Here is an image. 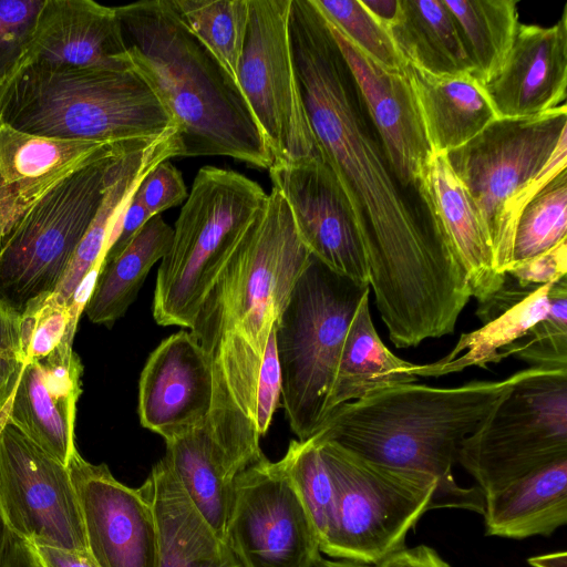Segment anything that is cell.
<instances>
[{
  "label": "cell",
  "mask_w": 567,
  "mask_h": 567,
  "mask_svg": "<svg viewBox=\"0 0 567 567\" xmlns=\"http://www.w3.org/2000/svg\"><path fill=\"white\" fill-rule=\"evenodd\" d=\"M0 508L10 533L30 543L87 550L66 465L0 416Z\"/></svg>",
  "instance_id": "obj_13"
},
{
  "label": "cell",
  "mask_w": 567,
  "mask_h": 567,
  "mask_svg": "<svg viewBox=\"0 0 567 567\" xmlns=\"http://www.w3.org/2000/svg\"><path fill=\"white\" fill-rule=\"evenodd\" d=\"M483 87L502 118L536 116L564 104L567 6L551 27L519 23L505 62Z\"/></svg>",
  "instance_id": "obj_20"
},
{
  "label": "cell",
  "mask_w": 567,
  "mask_h": 567,
  "mask_svg": "<svg viewBox=\"0 0 567 567\" xmlns=\"http://www.w3.org/2000/svg\"><path fill=\"white\" fill-rule=\"evenodd\" d=\"M323 17L367 55L386 69L404 71L408 62L389 31L364 8L361 0H312Z\"/></svg>",
  "instance_id": "obj_37"
},
{
  "label": "cell",
  "mask_w": 567,
  "mask_h": 567,
  "mask_svg": "<svg viewBox=\"0 0 567 567\" xmlns=\"http://www.w3.org/2000/svg\"><path fill=\"white\" fill-rule=\"evenodd\" d=\"M528 564L533 567H567L566 551H556L528 558Z\"/></svg>",
  "instance_id": "obj_48"
},
{
  "label": "cell",
  "mask_w": 567,
  "mask_h": 567,
  "mask_svg": "<svg viewBox=\"0 0 567 567\" xmlns=\"http://www.w3.org/2000/svg\"><path fill=\"white\" fill-rule=\"evenodd\" d=\"M313 567H375L374 565L364 564L357 560L346 559V558H337V559H327L321 557Z\"/></svg>",
  "instance_id": "obj_49"
},
{
  "label": "cell",
  "mask_w": 567,
  "mask_h": 567,
  "mask_svg": "<svg viewBox=\"0 0 567 567\" xmlns=\"http://www.w3.org/2000/svg\"><path fill=\"white\" fill-rule=\"evenodd\" d=\"M535 369L451 388L412 382L380 389L333 409L311 437L435 483V508L482 514L478 487H462L453 476L461 444Z\"/></svg>",
  "instance_id": "obj_3"
},
{
  "label": "cell",
  "mask_w": 567,
  "mask_h": 567,
  "mask_svg": "<svg viewBox=\"0 0 567 567\" xmlns=\"http://www.w3.org/2000/svg\"><path fill=\"white\" fill-rule=\"evenodd\" d=\"M114 8L125 61L175 121L181 156H227L269 169L271 155L238 84L187 29L171 0Z\"/></svg>",
  "instance_id": "obj_4"
},
{
  "label": "cell",
  "mask_w": 567,
  "mask_h": 567,
  "mask_svg": "<svg viewBox=\"0 0 567 567\" xmlns=\"http://www.w3.org/2000/svg\"><path fill=\"white\" fill-rule=\"evenodd\" d=\"M66 466L79 498L87 550L97 566L157 567V523L141 486L124 485L106 464H92L78 450Z\"/></svg>",
  "instance_id": "obj_16"
},
{
  "label": "cell",
  "mask_w": 567,
  "mask_h": 567,
  "mask_svg": "<svg viewBox=\"0 0 567 567\" xmlns=\"http://www.w3.org/2000/svg\"><path fill=\"white\" fill-rule=\"evenodd\" d=\"M282 391V378L276 348V326L274 327L262 363L259 370L256 388V429L264 436L272 421V416L279 406Z\"/></svg>",
  "instance_id": "obj_41"
},
{
  "label": "cell",
  "mask_w": 567,
  "mask_h": 567,
  "mask_svg": "<svg viewBox=\"0 0 567 567\" xmlns=\"http://www.w3.org/2000/svg\"><path fill=\"white\" fill-rule=\"evenodd\" d=\"M548 299L547 315L523 338L505 347L501 360L514 355L530 367L567 369V276L553 284Z\"/></svg>",
  "instance_id": "obj_36"
},
{
  "label": "cell",
  "mask_w": 567,
  "mask_h": 567,
  "mask_svg": "<svg viewBox=\"0 0 567 567\" xmlns=\"http://www.w3.org/2000/svg\"><path fill=\"white\" fill-rule=\"evenodd\" d=\"M375 567H452L444 560L440 554L432 547L419 545L415 547H404L400 551L391 555Z\"/></svg>",
  "instance_id": "obj_44"
},
{
  "label": "cell",
  "mask_w": 567,
  "mask_h": 567,
  "mask_svg": "<svg viewBox=\"0 0 567 567\" xmlns=\"http://www.w3.org/2000/svg\"><path fill=\"white\" fill-rule=\"evenodd\" d=\"M567 458V369L517 382L461 444L457 463L483 497Z\"/></svg>",
  "instance_id": "obj_10"
},
{
  "label": "cell",
  "mask_w": 567,
  "mask_h": 567,
  "mask_svg": "<svg viewBox=\"0 0 567 567\" xmlns=\"http://www.w3.org/2000/svg\"><path fill=\"white\" fill-rule=\"evenodd\" d=\"M414 187L434 234L462 261L472 297L478 303L484 302L502 287L505 275L495 271L491 244L477 208L446 153L432 152Z\"/></svg>",
  "instance_id": "obj_23"
},
{
  "label": "cell",
  "mask_w": 567,
  "mask_h": 567,
  "mask_svg": "<svg viewBox=\"0 0 567 567\" xmlns=\"http://www.w3.org/2000/svg\"><path fill=\"white\" fill-rule=\"evenodd\" d=\"M290 9L291 0H249L248 29L238 69L239 89L272 165L321 157L293 61Z\"/></svg>",
  "instance_id": "obj_12"
},
{
  "label": "cell",
  "mask_w": 567,
  "mask_h": 567,
  "mask_svg": "<svg viewBox=\"0 0 567 567\" xmlns=\"http://www.w3.org/2000/svg\"><path fill=\"white\" fill-rule=\"evenodd\" d=\"M41 567H99L89 550L75 551L31 544Z\"/></svg>",
  "instance_id": "obj_45"
},
{
  "label": "cell",
  "mask_w": 567,
  "mask_h": 567,
  "mask_svg": "<svg viewBox=\"0 0 567 567\" xmlns=\"http://www.w3.org/2000/svg\"><path fill=\"white\" fill-rule=\"evenodd\" d=\"M404 72L432 152L463 146L497 118L483 84L472 73L437 76L409 63Z\"/></svg>",
  "instance_id": "obj_25"
},
{
  "label": "cell",
  "mask_w": 567,
  "mask_h": 567,
  "mask_svg": "<svg viewBox=\"0 0 567 567\" xmlns=\"http://www.w3.org/2000/svg\"><path fill=\"white\" fill-rule=\"evenodd\" d=\"M446 156L477 208L495 271L504 276L523 209L567 169L566 103L536 116L497 117Z\"/></svg>",
  "instance_id": "obj_6"
},
{
  "label": "cell",
  "mask_w": 567,
  "mask_h": 567,
  "mask_svg": "<svg viewBox=\"0 0 567 567\" xmlns=\"http://www.w3.org/2000/svg\"><path fill=\"white\" fill-rule=\"evenodd\" d=\"M125 55L114 7L92 0H45L12 78L29 66L127 70Z\"/></svg>",
  "instance_id": "obj_19"
},
{
  "label": "cell",
  "mask_w": 567,
  "mask_h": 567,
  "mask_svg": "<svg viewBox=\"0 0 567 567\" xmlns=\"http://www.w3.org/2000/svg\"><path fill=\"white\" fill-rule=\"evenodd\" d=\"M361 2L384 28L389 29L396 20L400 8L399 0H361Z\"/></svg>",
  "instance_id": "obj_47"
},
{
  "label": "cell",
  "mask_w": 567,
  "mask_h": 567,
  "mask_svg": "<svg viewBox=\"0 0 567 567\" xmlns=\"http://www.w3.org/2000/svg\"><path fill=\"white\" fill-rule=\"evenodd\" d=\"M311 257L276 323L282 406L298 441L326 419V403L353 315L370 292Z\"/></svg>",
  "instance_id": "obj_8"
},
{
  "label": "cell",
  "mask_w": 567,
  "mask_h": 567,
  "mask_svg": "<svg viewBox=\"0 0 567 567\" xmlns=\"http://www.w3.org/2000/svg\"><path fill=\"white\" fill-rule=\"evenodd\" d=\"M226 540L246 567H313V524L279 462L266 456L236 477Z\"/></svg>",
  "instance_id": "obj_14"
},
{
  "label": "cell",
  "mask_w": 567,
  "mask_h": 567,
  "mask_svg": "<svg viewBox=\"0 0 567 567\" xmlns=\"http://www.w3.org/2000/svg\"><path fill=\"white\" fill-rule=\"evenodd\" d=\"M553 284L536 286L525 299L483 323L481 328L462 333L446 355L427 364L412 363L405 373L417 378H439L470 367L486 369L491 363L501 362V351L523 338L547 315L548 292Z\"/></svg>",
  "instance_id": "obj_31"
},
{
  "label": "cell",
  "mask_w": 567,
  "mask_h": 567,
  "mask_svg": "<svg viewBox=\"0 0 567 567\" xmlns=\"http://www.w3.org/2000/svg\"><path fill=\"white\" fill-rule=\"evenodd\" d=\"M278 462L313 524L321 553L329 555L336 533L337 494L319 446L311 439L292 440Z\"/></svg>",
  "instance_id": "obj_34"
},
{
  "label": "cell",
  "mask_w": 567,
  "mask_h": 567,
  "mask_svg": "<svg viewBox=\"0 0 567 567\" xmlns=\"http://www.w3.org/2000/svg\"><path fill=\"white\" fill-rule=\"evenodd\" d=\"M311 257L287 202L272 187L239 234L189 328L212 365L207 423L239 471L265 456L256 429L258 374L270 333Z\"/></svg>",
  "instance_id": "obj_2"
},
{
  "label": "cell",
  "mask_w": 567,
  "mask_h": 567,
  "mask_svg": "<svg viewBox=\"0 0 567 567\" xmlns=\"http://www.w3.org/2000/svg\"><path fill=\"white\" fill-rule=\"evenodd\" d=\"M565 239L567 169L559 173L523 209L515 229L509 267L540 255Z\"/></svg>",
  "instance_id": "obj_35"
},
{
  "label": "cell",
  "mask_w": 567,
  "mask_h": 567,
  "mask_svg": "<svg viewBox=\"0 0 567 567\" xmlns=\"http://www.w3.org/2000/svg\"><path fill=\"white\" fill-rule=\"evenodd\" d=\"M0 567H41L30 543L9 534Z\"/></svg>",
  "instance_id": "obj_46"
},
{
  "label": "cell",
  "mask_w": 567,
  "mask_h": 567,
  "mask_svg": "<svg viewBox=\"0 0 567 567\" xmlns=\"http://www.w3.org/2000/svg\"><path fill=\"white\" fill-rule=\"evenodd\" d=\"M82 310L60 302L52 295L29 307L20 317V342L24 362L40 361L66 342H73Z\"/></svg>",
  "instance_id": "obj_38"
},
{
  "label": "cell",
  "mask_w": 567,
  "mask_h": 567,
  "mask_svg": "<svg viewBox=\"0 0 567 567\" xmlns=\"http://www.w3.org/2000/svg\"><path fill=\"white\" fill-rule=\"evenodd\" d=\"M45 0H0V89L12 78Z\"/></svg>",
  "instance_id": "obj_39"
},
{
  "label": "cell",
  "mask_w": 567,
  "mask_h": 567,
  "mask_svg": "<svg viewBox=\"0 0 567 567\" xmlns=\"http://www.w3.org/2000/svg\"><path fill=\"white\" fill-rule=\"evenodd\" d=\"M173 227L161 215L153 216L128 245L100 267L84 307L93 323L112 326L135 300L151 268L172 245Z\"/></svg>",
  "instance_id": "obj_30"
},
{
  "label": "cell",
  "mask_w": 567,
  "mask_h": 567,
  "mask_svg": "<svg viewBox=\"0 0 567 567\" xmlns=\"http://www.w3.org/2000/svg\"><path fill=\"white\" fill-rule=\"evenodd\" d=\"M365 293L350 322L334 380L326 403V417L341 404L389 386L412 383L417 377L405 373L412 364L391 352L379 337Z\"/></svg>",
  "instance_id": "obj_28"
},
{
  "label": "cell",
  "mask_w": 567,
  "mask_h": 567,
  "mask_svg": "<svg viewBox=\"0 0 567 567\" xmlns=\"http://www.w3.org/2000/svg\"><path fill=\"white\" fill-rule=\"evenodd\" d=\"M73 342L49 357L27 362L0 411L47 453L68 465L74 445L76 402L83 365Z\"/></svg>",
  "instance_id": "obj_21"
},
{
  "label": "cell",
  "mask_w": 567,
  "mask_h": 567,
  "mask_svg": "<svg viewBox=\"0 0 567 567\" xmlns=\"http://www.w3.org/2000/svg\"><path fill=\"white\" fill-rule=\"evenodd\" d=\"M267 196L257 182L238 172L199 168L158 267L152 303L158 326L192 327L239 234Z\"/></svg>",
  "instance_id": "obj_7"
},
{
  "label": "cell",
  "mask_w": 567,
  "mask_h": 567,
  "mask_svg": "<svg viewBox=\"0 0 567 567\" xmlns=\"http://www.w3.org/2000/svg\"><path fill=\"white\" fill-rule=\"evenodd\" d=\"M134 195L152 216L184 203L188 192L181 172L168 161L156 164L138 183Z\"/></svg>",
  "instance_id": "obj_40"
},
{
  "label": "cell",
  "mask_w": 567,
  "mask_h": 567,
  "mask_svg": "<svg viewBox=\"0 0 567 567\" xmlns=\"http://www.w3.org/2000/svg\"><path fill=\"white\" fill-rule=\"evenodd\" d=\"M152 143L120 146L96 157L24 214L0 244V306L21 317L55 291L123 156Z\"/></svg>",
  "instance_id": "obj_9"
},
{
  "label": "cell",
  "mask_w": 567,
  "mask_h": 567,
  "mask_svg": "<svg viewBox=\"0 0 567 567\" xmlns=\"http://www.w3.org/2000/svg\"><path fill=\"white\" fill-rule=\"evenodd\" d=\"M9 534H10V532L6 525V522L3 519L2 512L0 508V564L2 560L3 553L6 550L8 539H9Z\"/></svg>",
  "instance_id": "obj_50"
},
{
  "label": "cell",
  "mask_w": 567,
  "mask_h": 567,
  "mask_svg": "<svg viewBox=\"0 0 567 567\" xmlns=\"http://www.w3.org/2000/svg\"><path fill=\"white\" fill-rule=\"evenodd\" d=\"M388 31L404 60L432 75L474 72L457 25L443 0H399Z\"/></svg>",
  "instance_id": "obj_29"
},
{
  "label": "cell",
  "mask_w": 567,
  "mask_h": 567,
  "mask_svg": "<svg viewBox=\"0 0 567 567\" xmlns=\"http://www.w3.org/2000/svg\"><path fill=\"white\" fill-rule=\"evenodd\" d=\"M337 494L332 558L378 565L405 546L409 532L435 509L436 484L317 441Z\"/></svg>",
  "instance_id": "obj_11"
},
{
  "label": "cell",
  "mask_w": 567,
  "mask_h": 567,
  "mask_svg": "<svg viewBox=\"0 0 567 567\" xmlns=\"http://www.w3.org/2000/svg\"><path fill=\"white\" fill-rule=\"evenodd\" d=\"M290 37L308 121L359 218L369 287L391 342L410 348L453 333L472 297L466 271L401 193L312 0H291Z\"/></svg>",
  "instance_id": "obj_1"
},
{
  "label": "cell",
  "mask_w": 567,
  "mask_h": 567,
  "mask_svg": "<svg viewBox=\"0 0 567 567\" xmlns=\"http://www.w3.org/2000/svg\"><path fill=\"white\" fill-rule=\"evenodd\" d=\"M124 145L131 144L33 136L12 128L0 118V244L24 214L60 182L96 157Z\"/></svg>",
  "instance_id": "obj_22"
},
{
  "label": "cell",
  "mask_w": 567,
  "mask_h": 567,
  "mask_svg": "<svg viewBox=\"0 0 567 567\" xmlns=\"http://www.w3.org/2000/svg\"><path fill=\"white\" fill-rule=\"evenodd\" d=\"M24 364L20 317L0 306V411L7 404Z\"/></svg>",
  "instance_id": "obj_42"
},
{
  "label": "cell",
  "mask_w": 567,
  "mask_h": 567,
  "mask_svg": "<svg viewBox=\"0 0 567 567\" xmlns=\"http://www.w3.org/2000/svg\"><path fill=\"white\" fill-rule=\"evenodd\" d=\"M505 275L525 288L556 282L567 276V239L540 255L511 266Z\"/></svg>",
  "instance_id": "obj_43"
},
{
  "label": "cell",
  "mask_w": 567,
  "mask_h": 567,
  "mask_svg": "<svg viewBox=\"0 0 567 567\" xmlns=\"http://www.w3.org/2000/svg\"><path fill=\"white\" fill-rule=\"evenodd\" d=\"M326 21L393 175L402 187H414L432 150L405 72L384 68Z\"/></svg>",
  "instance_id": "obj_17"
},
{
  "label": "cell",
  "mask_w": 567,
  "mask_h": 567,
  "mask_svg": "<svg viewBox=\"0 0 567 567\" xmlns=\"http://www.w3.org/2000/svg\"><path fill=\"white\" fill-rule=\"evenodd\" d=\"M141 488L157 523V567H246L195 508L164 457Z\"/></svg>",
  "instance_id": "obj_24"
},
{
  "label": "cell",
  "mask_w": 567,
  "mask_h": 567,
  "mask_svg": "<svg viewBox=\"0 0 567 567\" xmlns=\"http://www.w3.org/2000/svg\"><path fill=\"white\" fill-rule=\"evenodd\" d=\"M482 515L487 536H550L567 523V458L484 496Z\"/></svg>",
  "instance_id": "obj_26"
},
{
  "label": "cell",
  "mask_w": 567,
  "mask_h": 567,
  "mask_svg": "<svg viewBox=\"0 0 567 567\" xmlns=\"http://www.w3.org/2000/svg\"><path fill=\"white\" fill-rule=\"evenodd\" d=\"M212 404L207 354L190 331L171 334L148 355L140 377L141 425L171 441L202 425Z\"/></svg>",
  "instance_id": "obj_18"
},
{
  "label": "cell",
  "mask_w": 567,
  "mask_h": 567,
  "mask_svg": "<svg viewBox=\"0 0 567 567\" xmlns=\"http://www.w3.org/2000/svg\"><path fill=\"white\" fill-rule=\"evenodd\" d=\"M165 444L163 457L178 483L208 525L226 539L235 482L240 473L216 442L207 420Z\"/></svg>",
  "instance_id": "obj_27"
},
{
  "label": "cell",
  "mask_w": 567,
  "mask_h": 567,
  "mask_svg": "<svg viewBox=\"0 0 567 567\" xmlns=\"http://www.w3.org/2000/svg\"><path fill=\"white\" fill-rule=\"evenodd\" d=\"M272 187L287 202L300 240L311 256L338 275L369 285L357 213L329 164L321 157L272 165Z\"/></svg>",
  "instance_id": "obj_15"
},
{
  "label": "cell",
  "mask_w": 567,
  "mask_h": 567,
  "mask_svg": "<svg viewBox=\"0 0 567 567\" xmlns=\"http://www.w3.org/2000/svg\"><path fill=\"white\" fill-rule=\"evenodd\" d=\"M0 118L33 136L134 144L177 131L132 69L29 66L0 89Z\"/></svg>",
  "instance_id": "obj_5"
},
{
  "label": "cell",
  "mask_w": 567,
  "mask_h": 567,
  "mask_svg": "<svg viewBox=\"0 0 567 567\" xmlns=\"http://www.w3.org/2000/svg\"><path fill=\"white\" fill-rule=\"evenodd\" d=\"M196 39L238 84L249 21V0H171ZM239 86V85H238Z\"/></svg>",
  "instance_id": "obj_33"
},
{
  "label": "cell",
  "mask_w": 567,
  "mask_h": 567,
  "mask_svg": "<svg viewBox=\"0 0 567 567\" xmlns=\"http://www.w3.org/2000/svg\"><path fill=\"white\" fill-rule=\"evenodd\" d=\"M457 25L473 75L482 83L505 62L518 28L515 0H443Z\"/></svg>",
  "instance_id": "obj_32"
}]
</instances>
